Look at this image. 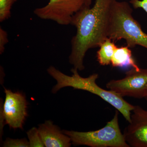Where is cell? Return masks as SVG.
<instances>
[{"mask_svg": "<svg viewBox=\"0 0 147 147\" xmlns=\"http://www.w3.org/2000/svg\"><path fill=\"white\" fill-rule=\"evenodd\" d=\"M44 146L46 147H69L71 142L70 137L53 124L52 121H46L38 128Z\"/></svg>", "mask_w": 147, "mask_h": 147, "instance_id": "cell-9", "label": "cell"}, {"mask_svg": "<svg viewBox=\"0 0 147 147\" xmlns=\"http://www.w3.org/2000/svg\"><path fill=\"white\" fill-rule=\"evenodd\" d=\"M92 4V0H49L46 5L35 9L34 13L40 19L67 26L71 25L76 13L91 7Z\"/></svg>", "mask_w": 147, "mask_h": 147, "instance_id": "cell-5", "label": "cell"}, {"mask_svg": "<svg viewBox=\"0 0 147 147\" xmlns=\"http://www.w3.org/2000/svg\"><path fill=\"white\" fill-rule=\"evenodd\" d=\"M17 0H0V22L10 18L12 6Z\"/></svg>", "mask_w": 147, "mask_h": 147, "instance_id": "cell-12", "label": "cell"}, {"mask_svg": "<svg viewBox=\"0 0 147 147\" xmlns=\"http://www.w3.org/2000/svg\"><path fill=\"white\" fill-rule=\"evenodd\" d=\"M145 98H146V100H147V85L146 87V95H145Z\"/></svg>", "mask_w": 147, "mask_h": 147, "instance_id": "cell-17", "label": "cell"}, {"mask_svg": "<svg viewBox=\"0 0 147 147\" xmlns=\"http://www.w3.org/2000/svg\"><path fill=\"white\" fill-rule=\"evenodd\" d=\"M5 98L2 109V118L6 124L14 129H23L28 116V102L24 94L13 92L5 88Z\"/></svg>", "mask_w": 147, "mask_h": 147, "instance_id": "cell-7", "label": "cell"}, {"mask_svg": "<svg viewBox=\"0 0 147 147\" xmlns=\"http://www.w3.org/2000/svg\"><path fill=\"white\" fill-rule=\"evenodd\" d=\"M47 71L57 82L52 89L53 93H56L62 88L68 87L74 89L87 91L98 96L118 110L129 123L131 121V113L134 105L127 102L123 97L115 92L103 89L98 86L96 82L98 77V74L94 73L88 77L84 78L79 75L78 70L73 68L71 69L72 75L69 76L53 66L47 69Z\"/></svg>", "mask_w": 147, "mask_h": 147, "instance_id": "cell-2", "label": "cell"}, {"mask_svg": "<svg viewBox=\"0 0 147 147\" xmlns=\"http://www.w3.org/2000/svg\"><path fill=\"white\" fill-rule=\"evenodd\" d=\"M129 3L134 8H142L147 13V0H130Z\"/></svg>", "mask_w": 147, "mask_h": 147, "instance_id": "cell-16", "label": "cell"}, {"mask_svg": "<svg viewBox=\"0 0 147 147\" xmlns=\"http://www.w3.org/2000/svg\"><path fill=\"white\" fill-rule=\"evenodd\" d=\"M129 3L115 0L111 11L108 38L113 41L125 40L127 46L133 48L140 45L147 49V34L132 16Z\"/></svg>", "mask_w": 147, "mask_h": 147, "instance_id": "cell-3", "label": "cell"}, {"mask_svg": "<svg viewBox=\"0 0 147 147\" xmlns=\"http://www.w3.org/2000/svg\"><path fill=\"white\" fill-rule=\"evenodd\" d=\"M117 46L110 38L105 39L99 46L96 53V57L100 65L105 66L111 64L114 52Z\"/></svg>", "mask_w": 147, "mask_h": 147, "instance_id": "cell-11", "label": "cell"}, {"mask_svg": "<svg viewBox=\"0 0 147 147\" xmlns=\"http://www.w3.org/2000/svg\"><path fill=\"white\" fill-rule=\"evenodd\" d=\"M115 0H95L92 7L79 11L71 25L76 28L71 40L69 62L78 71L85 69L84 59L88 50L99 47L108 38L112 7Z\"/></svg>", "mask_w": 147, "mask_h": 147, "instance_id": "cell-1", "label": "cell"}, {"mask_svg": "<svg viewBox=\"0 0 147 147\" xmlns=\"http://www.w3.org/2000/svg\"><path fill=\"white\" fill-rule=\"evenodd\" d=\"M30 147H45L40 137L38 128L33 127L27 131Z\"/></svg>", "mask_w": 147, "mask_h": 147, "instance_id": "cell-13", "label": "cell"}, {"mask_svg": "<svg viewBox=\"0 0 147 147\" xmlns=\"http://www.w3.org/2000/svg\"><path fill=\"white\" fill-rule=\"evenodd\" d=\"M131 121L124 131L125 141L129 146L147 147V111L135 105Z\"/></svg>", "mask_w": 147, "mask_h": 147, "instance_id": "cell-8", "label": "cell"}, {"mask_svg": "<svg viewBox=\"0 0 147 147\" xmlns=\"http://www.w3.org/2000/svg\"><path fill=\"white\" fill-rule=\"evenodd\" d=\"M147 85V69L132 68L127 71L123 79L111 80L106 86L122 97L142 98L145 97Z\"/></svg>", "mask_w": 147, "mask_h": 147, "instance_id": "cell-6", "label": "cell"}, {"mask_svg": "<svg viewBox=\"0 0 147 147\" xmlns=\"http://www.w3.org/2000/svg\"><path fill=\"white\" fill-rule=\"evenodd\" d=\"M5 147H29L30 144L26 139H13L7 138L3 145Z\"/></svg>", "mask_w": 147, "mask_h": 147, "instance_id": "cell-14", "label": "cell"}, {"mask_svg": "<svg viewBox=\"0 0 147 147\" xmlns=\"http://www.w3.org/2000/svg\"><path fill=\"white\" fill-rule=\"evenodd\" d=\"M118 110L105 127L96 131L81 132L63 130L74 146L92 147H129L119 125Z\"/></svg>", "mask_w": 147, "mask_h": 147, "instance_id": "cell-4", "label": "cell"}, {"mask_svg": "<svg viewBox=\"0 0 147 147\" xmlns=\"http://www.w3.org/2000/svg\"><path fill=\"white\" fill-rule=\"evenodd\" d=\"M7 32L0 27V54L1 55L5 50V46L8 42Z\"/></svg>", "mask_w": 147, "mask_h": 147, "instance_id": "cell-15", "label": "cell"}, {"mask_svg": "<svg viewBox=\"0 0 147 147\" xmlns=\"http://www.w3.org/2000/svg\"><path fill=\"white\" fill-rule=\"evenodd\" d=\"M111 64L113 67L123 68L131 67L138 69L140 68L132 57L130 48L127 45L117 47L112 58Z\"/></svg>", "mask_w": 147, "mask_h": 147, "instance_id": "cell-10", "label": "cell"}]
</instances>
